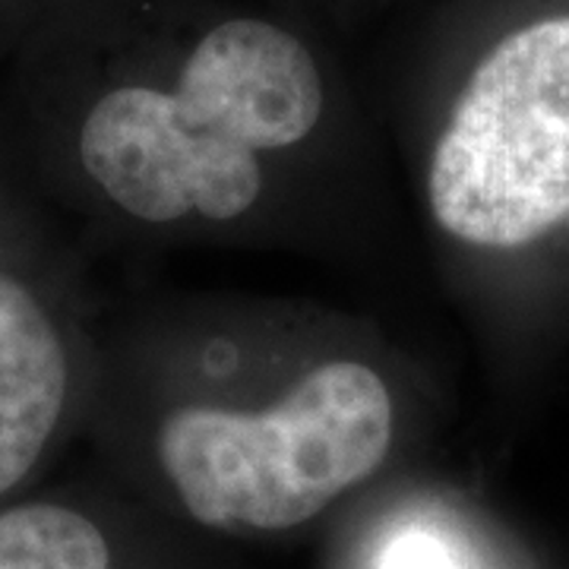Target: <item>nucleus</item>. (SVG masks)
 Masks as SVG:
<instances>
[{"label": "nucleus", "instance_id": "obj_6", "mask_svg": "<svg viewBox=\"0 0 569 569\" xmlns=\"http://www.w3.org/2000/svg\"><path fill=\"white\" fill-rule=\"evenodd\" d=\"M380 569H459V563L433 535L408 531L389 545Z\"/></svg>", "mask_w": 569, "mask_h": 569}, {"label": "nucleus", "instance_id": "obj_2", "mask_svg": "<svg viewBox=\"0 0 569 569\" xmlns=\"http://www.w3.org/2000/svg\"><path fill=\"white\" fill-rule=\"evenodd\" d=\"M392 443V396L358 361L313 367L266 411L190 406L159 430V462L209 529L282 531L367 481Z\"/></svg>", "mask_w": 569, "mask_h": 569}, {"label": "nucleus", "instance_id": "obj_3", "mask_svg": "<svg viewBox=\"0 0 569 569\" xmlns=\"http://www.w3.org/2000/svg\"><path fill=\"white\" fill-rule=\"evenodd\" d=\"M427 200L475 247H522L569 219V13L507 32L475 63L440 133Z\"/></svg>", "mask_w": 569, "mask_h": 569}, {"label": "nucleus", "instance_id": "obj_1", "mask_svg": "<svg viewBox=\"0 0 569 569\" xmlns=\"http://www.w3.org/2000/svg\"><path fill=\"white\" fill-rule=\"evenodd\" d=\"M323 114V80L301 39L238 17L193 44L171 89L118 86L89 108L80 159L140 222H231L257 203V152L288 149Z\"/></svg>", "mask_w": 569, "mask_h": 569}, {"label": "nucleus", "instance_id": "obj_5", "mask_svg": "<svg viewBox=\"0 0 569 569\" xmlns=\"http://www.w3.org/2000/svg\"><path fill=\"white\" fill-rule=\"evenodd\" d=\"M111 550L86 516L54 503L0 512V569H108Z\"/></svg>", "mask_w": 569, "mask_h": 569}, {"label": "nucleus", "instance_id": "obj_4", "mask_svg": "<svg viewBox=\"0 0 569 569\" xmlns=\"http://www.w3.org/2000/svg\"><path fill=\"white\" fill-rule=\"evenodd\" d=\"M67 399V355L39 298L0 276V493L39 462Z\"/></svg>", "mask_w": 569, "mask_h": 569}]
</instances>
